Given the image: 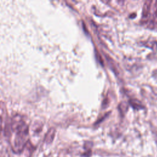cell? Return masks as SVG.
<instances>
[{
  "mask_svg": "<svg viewBox=\"0 0 157 157\" xmlns=\"http://www.w3.org/2000/svg\"><path fill=\"white\" fill-rule=\"evenodd\" d=\"M55 129L54 128H51L48 132H47L45 139H44V141L45 143L47 144H50L53 142L54 137H55Z\"/></svg>",
  "mask_w": 157,
  "mask_h": 157,
  "instance_id": "7a4b0ae2",
  "label": "cell"
},
{
  "mask_svg": "<svg viewBox=\"0 0 157 157\" xmlns=\"http://www.w3.org/2000/svg\"><path fill=\"white\" fill-rule=\"evenodd\" d=\"M2 118L0 116V131L2 130Z\"/></svg>",
  "mask_w": 157,
  "mask_h": 157,
  "instance_id": "ba28073f",
  "label": "cell"
},
{
  "mask_svg": "<svg viewBox=\"0 0 157 157\" xmlns=\"http://www.w3.org/2000/svg\"><path fill=\"white\" fill-rule=\"evenodd\" d=\"M130 105L135 109H142L144 108V106L141 104V102L137 99H130L129 100Z\"/></svg>",
  "mask_w": 157,
  "mask_h": 157,
  "instance_id": "277c9868",
  "label": "cell"
},
{
  "mask_svg": "<svg viewBox=\"0 0 157 157\" xmlns=\"http://www.w3.org/2000/svg\"><path fill=\"white\" fill-rule=\"evenodd\" d=\"M151 2H152V1H146L144 2V6H143V10H142L143 18H146L150 15V11Z\"/></svg>",
  "mask_w": 157,
  "mask_h": 157,
  "instance_id": "3957f363",
  "label": "cell"
},
{
  "mask_svg": "<svg viewBox=\"0 0 157 157\" xmlns=\"http://www.w3.org/2000/svg\"><path fill=\"white\" fill-rule=\"evenodd\" d=\"M107 61H108V63H109V66H110V67H111V69L115 72V73H117V74H118V70H117V67H116V64H114V61L112 59V58H110V57H109V56H107Z\"/></svg>",
  "mask_w": 157,
  "mask_h": 157,
  "instance_id": "5b68a950",
  "label": "cell"
},
{
  "mask_svg": "<svg viewBox=\"0 0 157 157\" xmlns=\"http://www.w3.org/2000/svg\"><path fill=\"white\" fill-rule=\"evenodd\" d=\"M154 13L155 17L157 18V1L155 2L154 5Z\"/></svg>",
  "mask_w": 157,
  "mask_h": 157,
  "instance_id": "52a82bcc",
  "label": "cell"
},
{
  "mask_svg": "<svg viewBox=\"0 0 157 157\" xmlns=\"http://www.w3.org/2000/svg\"><path fill=\"white\" fill-rule=\"evenodd\" d=\"M28 135L29 134L26 133L15 134V137L11 143L12 148L15 153H19L23 151L28 142Z\"/></svg>",
  "mask_w": 157,
  "mask_h": 157,
  "instance_id": "6da1fadb",
  "label": "cell"
},
{
  "mask_svg": "<svg viewBox=\"0 0 157 157\" xmlns=\"http://www.w3.org/2000/svg\"><path fill=\"white\" fill-rule=\"evenodd\" d=\"M145 45L153 49L157 48V43L156 42H148V43H146Z\"/></svg>",
  "mask_w": 157,
  "mask_h": 157,
  "instance_id": "8992f818",
  "label": "cell"
}]
</instances>
